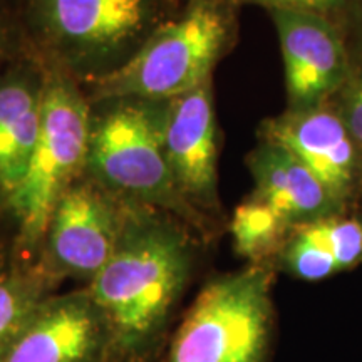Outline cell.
Instances as JSON below:
<instances>
[{
	"instance_id": "cell-10",
	"label": "cell",
	"mask_w": 362,
	"mask_h": 362,
	"mask_svg": "<svg viewBox=\"0 0 362 362\" xmlns=\"http://www.w3.org/2000/svg\"><path fill=\"white\" fill-rule=\"evenodd\" d=\"M165 153L185 203L205 220L218 214V126L211 79L166 103Z\"/></svg>"
},
{
	"instance_id": "cell-3",
	"label": "cell",
	"mask_w": 362,
	"mask_h": 362,
	"mask_svg": "<svg viewBox=\"0 0 362 362\" xmlns=\"http://www.w3.org/2000/svg\"><path fill=\"white\" fill-rule=\"evenodd\" d=\"M90 119L86 170L121 200L155 208L198 230L206 220L185 203L176 189L165 153L166 103L111 99Z\"/></svg>"
},
{
	"instance_id": "cell-22",
	"label": "cell",
	"mask_w": 362,
	"mask_h": 362,
	"mask_svg": "<svg viewBox=\"0 0 362 362\" xmlns=\"http://www.w3.org/2000/svg\"><path fill=\"white\" fill-rule=\"evenodd\" d=\"M230 2H233V0H230Z\"/></svg>"
},
{
	"instance_id": "cell-16",
	"label": "cell",
	"mask_w": 362,
	"mask_h": 362,
	"mask_svg": "<svg viewBox=\"0 0 362 362\" xmlns=\"http://www.w3.org/2000/svg\"><path fill=\"white\" fill-rule=\"evenodd\" d=\"M291 226L274 208L250 197L235 208L230 220V235L240 257L250 264L269 265L275 260Z\"/></svg>"
},
{
	"instance_id": "cell-1",
	"label": "cell",
	"mask_w": 362,
	"mask_h": 362,
	"mask_svg": "<svg viewBox=\"0 0 362 362\" xmlns=\"http://www.w3.org/2000/svg\"><path fill=\"white\" fill-rule=\"evenodd\" d=\"M193 264L183 221L126 202L115 250L86 287L107 324L111 362H148L156 354Z\"/></svg>"
},
{
	"instance_id": "cell-4",
	"label": "cell",
	"mask_w": 362,
	"mask_h": 362,
	"mask_svg": "<svg viewBox=\"0 0 362 362\" xmlns=\"http://www.w3.org/2000/svg\"><path fill=\"white\" fill-rule=\"evenodd\" d=\"M270 265L211 279L171 337L165 362H265L274 305Z\"/></svg>"
},
{
	"instance_id": "cell-13",
	"label": "cell",
	"mask_w": 362,
	"mask_h": 362,
	"mask_svg": "<svg viewBox=\"0 0 362 362\" xmlns=\"http://www.w3.org/2000/svg\"><path fill=\"white\" fill-rule=\"evenodd\" d=\"M362 262V220L349 214L324 216L292 226L275 257L284 272L319 282Z\"/></svg>"
},
{
	"instance_id": "cell-6",
	"label": "cell",
	"mask_w": 362,
	"mask_h": 362,
	"mask_svg": "<svg viewBox=\"0 0 362 362\" xmlns=\"http://www.w3.org/2000/svg\"><path fill=\"white\" fill-rule=\"evenodd\" d=\"M126 202L98 181H78L62 193L47 221L40 267L52 280L90 284L110 260L124 220Z\"/></svg>"
},
{
	"instance_id": "cell-9",
	"label": "cell",
	"mask_w": 362,
	"mask_h": 362,
	"mask_svg": "<svg viewBox=\"0 0 362 362\" xmlns=\"http://www.w3.org/2000/svg\"><path fill=\"white\" fill-rule=\"evenodd\" d=\"M284 61L287 110L325 106L346 84L352 54L342 29L320 16L269 11Z\"/></svg>"
},
{
	"instance_id": "cell-17",
	"label": "cell",
	"mask_w": 362,
	"mask_h": 362,
	"mask_svg": "<svg viewBox=\"0 0 362 362\" xmlns=\"http://www.w3.org/2000/svg\"><path fill=\"white\" fill-rule=\"evenodd\" d=\"M329 104L341 115L362 156V59L352 61L349 78Z\"/></svg>"
},
{
	"instance_id": "cell-8",
	"label": "cell",
	"mask_w": 362,
	"mask_h": 362,
	"mask_svg": "<svg viewBox=\"0 0 362 362\" xmlns=\"http://www.w3.org/2000/svg\"><path fill=\"white\" fill-rule=\"evenodd\" d=\"M259 138L279 144L300 161L344 214L361 197V151L332 104L285 110L262 123Z\"/></svg>"
},
{
	"instance_id": "cell-14",
	"label": "cell",
	"mask_w": 362,
	"mask_h": 362,
	"mask_svg": "<svg viewBox=\"0 0 362 362\" xmlns=\"http://www.w3.org/2000/svg\"><path fill=\"white\" fill-rule=\"evenodd\" d=\"M42 119V84L29 76L0 79V197L24 180Z\"/></svg>"
},
{
	"instance_id": "cell-5",
	"label": "cell",
	"mask_w": 362,
	"mask_h": 362,
	"mask_svg": "<svg viewBox=\"0 0 362 362\" xmlns=\"http://www.w3.org/2000/svg\"><path fill=\"white\" fill-rule=\"evenodd\" d=\"M89 129L88 101L64 76H49L42 83V119L33 158L6 200L25 253L40 250L54 206L86 168Z\"/></svg>"
},
{
	"instance_id": "cell-7",
	"label": "cell",
	"mask_w": 362,
	"mask_h": 362,
	"mask_svg": "<svg viewBox=\"0 0 362 362\" xmlns=\"http://www.w3.org/2000/svg\"><path fill=\"white\" fill-rule=\"evenodd\" d=\"M163 0H30L34 25L66 57H110L149 34Z\"/></svg>"
},
{
	"instance_id": "cell-19",
	"label": "cell",
	"mask_w": 362,
	"mask_h": 362,
	"mask_svg": "<svg viewBox=\"0 0 362 362\" xmlns=\"http://www.w3.org/2000/svg\"><path fill=\"white\" fill-rule=\"evenodd\" d=\"M341 29L349 44L352 61L362 59V0H349L341 21Z\"/></svg>"
},
{
	"instance_id": "cell-18",
	"label": "cell",
	"mask_w": 362,
	"mask_h": 362,
	"mask_svg": "<svg viewBox=\"0 0 362 362\" xmlns=\"http://www.w3.org/2000/svg\"><path fill=\"white\" fill-rule=\"evenodd\" d=\"M235 6H257L269 11H293L320 16L341 27L349 0H233Z\"/></svg>"
},
{
	"instance_id": "cell-12",
	"label": "cell",
	"mask_w": 362,
	"mask_h": 362,
	"mask_svg": "<svg viewBox=\"0 0 362 362\" xmlns=\"http://www.w3.org/2000/svg\"><path fill=\"white\" fill-rule=\"evenodd\" d=\"M247 165L255 183L252 197L274 208L291 228L344 214L315 176L279 144L259 139Z\"/></svg>"
},
{
	"instance_id": "cell-2",
	"label": "cell",
	"mask_w": 362,
	"mask_h": 362,
	"mask_svg": "<svg viewBox=\"0 0 362 362\" xmlns=\"http://www.w3.org/2000/svg\"><path fill=\"white\" fill-rule=\"evenodd\" d=\"M230 0H187L171 19L158 24L124 64L94 84L96 101H170L211 79V72L237 33Z\"/></svg>"
},
{
	"instance_id": "cell-15",
	"label": "cell",
	"mask_w": 362,
	"mask_h": 362,
	"mask_svg": "<svg viewBox=\"0 0 362 362\" xmlns=\"http://www.w3.org/2000/svg\"><path fill=\"white\" fill-rule=\"evenodd\" d=\"M52 279L40 265L0 267V362L51 293Z\"/></svg>"
},
{
	"instance_id": "cell-20",
	"label": "cell",
	"mask_w": 362,
	"mask_h": 362,
	"mask_svg": "<svg viewBox=\"0 0 362 362\" xmlns=\"http://www.w3.org/2000/svg\"><path fill=\"white\" fill-rule=\"evenodd\" d=\"M163 4H165L166 7H175L176 4H178V0H163Z\"/></svg>"
},
{
	"instance_id": "cell-23",
	"label": "cell",
	"mask_w": 362,
	"mask_h": 362,
	"mask_svg": "<svg viewBox=\"0 0 362 362\" xmlns=\"http://www.w3.org/2000/svg\"><path fill=\"white\" fill-rule=\"evenodd\" d=\"M361 220H362V216H361Z\"/></svg>"
},
{
	"instance_id": "cell-11",
	"label": "cell",
	"mask_w": 362,
	"mask_h": 362,
	"mask_svg": "<svg viewBox=\"0 0 362 362\" xmlns=\"http://www.w3.org/2000/svg\"><path fill=\"white\" fill-rule=\"evenodd\" d=\"M2 362H111V336L84 291L49 296Z\"/></svg>"
},
{
	"instance_id": "cell-21",
	"label": "cell",
	"mask_w": 362,
	"mask_h": 362,
	"mask_svg": "<svg viewBox=\"0 0 362 362\" xmlns=\"http://www.w3.org/2000/svg\"><path fill=\"white\" fill-rule=\"evenodd\" d=\"M0 267H2V262H0Z\"/></svg>"
}]
</instances>
